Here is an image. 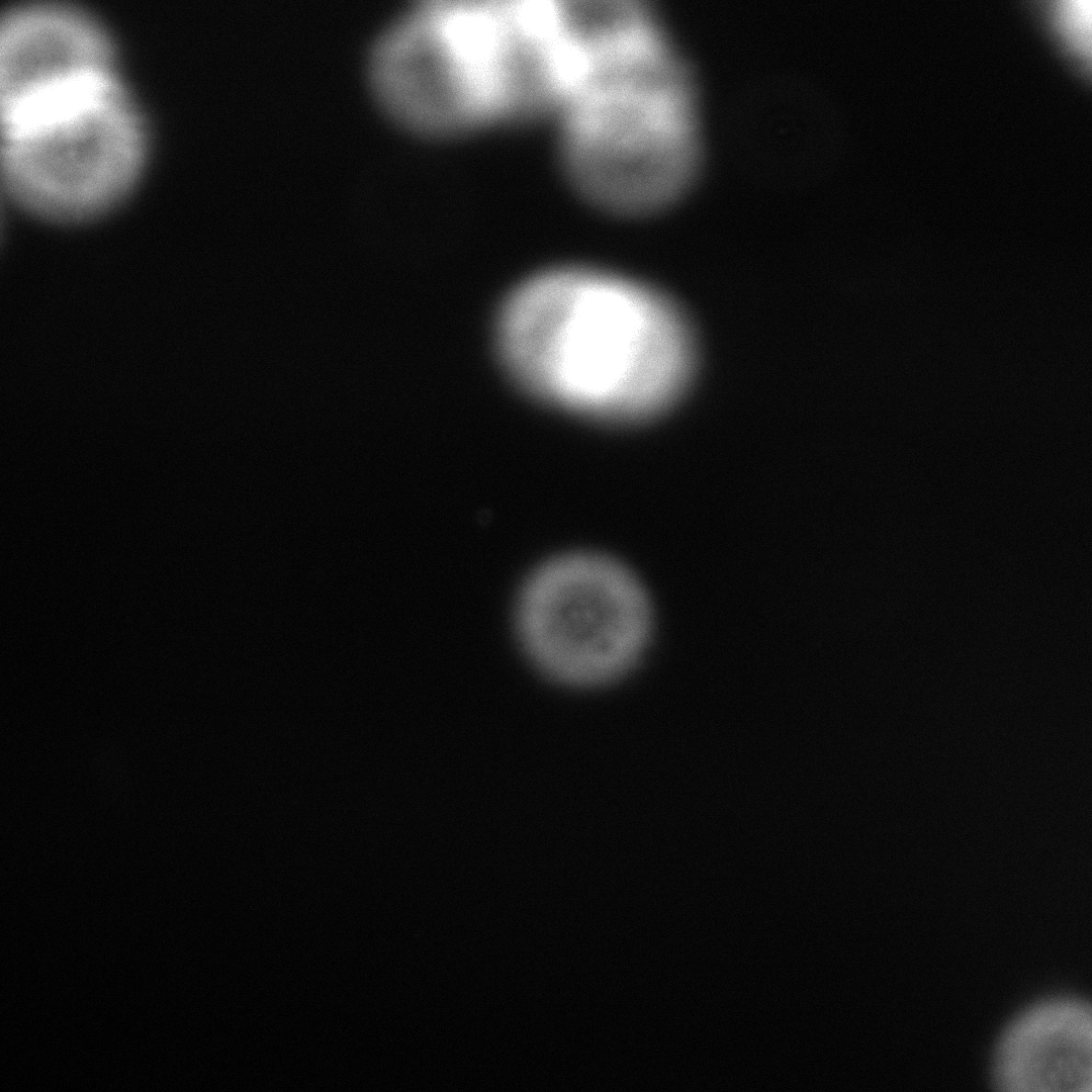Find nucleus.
Listing matches in <instances>:
<instances>
[{"instance_id":"1","label":"nucleus","mask_w":1092,"mask_h":1092,"mask_svg":"<svg viewBox=\"0 0 1092 1092\" xmlns=\"http://www.w3.org/2000/svg\"><path fill=\"white\" fill-rule=\"evenodd\" d=\"M496 341L514 379L567 408L614 421L662 412L694 366L689 326L670 300L603 272L561 269L517 288Z\"/></svg>"},{"instance_id":"2","label":"nucleus","mask_w":1092,"mask_h":1092,"mask_svg":"<svg viewBox=\"0 0 1092 1092\" xmlns=\"http://www.w3.org/2000/svg\"><path fill=\"white\" fill-rule=\"evenodd\" d=\"M567 100L568 163L595 200L616 210H647L686 186L698 155L695 101L667 46L600 65Z\"/></svg>"},{"instance_id":"3","label":"nucleus","mask_w":1092,"mask_h":1092,"mask_svg":"<svg viewBox=\"0 0 1092 1092\" xmlns=\"http://www.w3.org/2000/svg\"><path fill=\"white\" fill-rule=\"evenodd\" d=\"M141 126L112 75L64 86L0 119V187L43 218L75 221L128 190Z\"/></svg>"},{"instance_id":"4","label":"nucleus","mask_w":1092,"mask_h":1092,"mask_svg":"<svg viewBox=\"0 0 1092 1092\" xmlns=\"http://www.w3.org/2000/svg\"><path fill=\"white\" fill-rule=\"evenodd\" d=\"M518 644L545 678L597 689L630 674L653 636L645 590L622 566L570 555L542 567L526 583L515 612Z\"/></svg>"},{"instance_id":"5","label":"nucleus","mask_w":1092,"mask_h":1092,"mask_svg":"<svg viewBox=\"0 0 1092 1092\" xmlns=\"http://www.w3.org/2000/svg\"><path fill=\"white\" fill-rule=\"evenodd\" d=\"M103 24L67 0L0 8V119L51 91L112 75Z\"/></svg>"},{"instance_id":"6","label":"nucleus","mask_w":1092,"mask_h":1092,"mask_svg":"<svg viewBox=\"0 0 1092 1092\" xmlns=\"http://www.w3.org/2000/svg\"><path fill=\"white\" fill-rule=\"evenodd\" d=\"M1091 1011L1055 999L1020 1012L995 1043V1092H1092Z\"/></svg>"},{"instance_id":"7","label":"nucleus","mask_w":1092,"mask_h":1092,"mask_svg":"<svg viewBox=\"0 0 1092 1092\" xmlns=\"http://www.w3.org/2000/svg\"><path fill=\"white\" fill-rule=\"evenodd\" d=\"M1 192H3V191H2V189L0 187V193ZM2 221H3V216H2V205H1V194H0V235H1V231H2Z\"/></svg>"}]
</instances>
